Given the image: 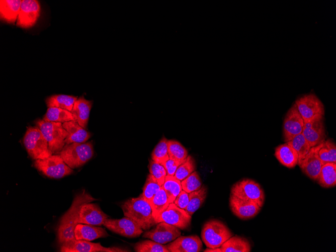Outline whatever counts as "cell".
<instances>
[{
	"instance_id": "6da1fadb",
	"label": "cell",
	"mask_w": 336,
	"mask_h": 252,
	"mask_svg": "<svg viewBox=\"0 0 336 252\" xmlns=\"http://www.w3.org/2000/svg\"><path fill=\"white\" fill-rule=\"evenodd\" d=\"M97 199L93 198L85 190L75 195L72 204L61 217L57 228L58 239L62 243L75 239L74 231L77 223L79 212L81 206Z\"/></svg>"
},
{
	"instance_id": "7a4b0ae2",
	"label": "cell",
	"mask_w": 336,
	"mask_h": 252,
	"mask_svg": "<svg viewBox=\"0 0 336 252\" xmlns=\"http://www.w3.org/2000/svg\"><path fill=\"white\" fill-rule=\"evenodd\" d=\"M121 207L125 216L132 219L143 230H148L156 224L150 204L141 194L127 200Z\"/></svg>"
},
{
	"instance_id": "3957f363",
	"label": "cell",
	"mask_w": 336,
	"mask_h": 252,
	"mask_svg": "<svg viewBox=\"0 0 336 252\" xmlns=\"http://www.w3.org/2000/svg\"><path fill=\"white\" fill-rule=\"evenodd\" d=\"M72 169L81 166L92 158L94 148L92 142L65 144L59 153Z\"/></svg>"
},
{
	"instance_id": "277c9868",
	"label": "cell",
	"mask_w": 336,
	"mask_h": 252,
	"mask_svg": "<svg viewBox=\"0 0 336 252\" xmlns=\"http://www.w3.org/2000/svg\"><path fill=\"white\" fill-rule=\"evenodd\" d=\"M35 123L47 140L52 154H59L65 145L64 140L67 132L62 123L37 119Z\"/></svg>"
},
{
	"instance_id": "5b68a950",
	"label": "cell",
	"mask_w": 336,
	"mask_h": 252,
	"mask_svg": "<svg viewBox=\"0 0 336 252\" xmlns=\"http://www.w3.org/2000/svg\"><path fill=\"white\" fill-rule=\"evenodd\" d=\"M23 143L29 155L33 159H45L53 154L47 140L37 126L27 128Z\"/></svg>"
},
{
	"instance_id": "8992f818",
	"label": "cell",
	"mask_w": 336,
	"mask_h": 252,
	"mask_svg": "<svg viewBox=\"0 0 336 252\" xmlns=\"http://www.w3.org/2000/svg\"><path fill=\"white\" fill-rule=\"evenodd\" d=\"M201 236L207 247L215 248L220 247L224 242L233 236V233L222 221L217 219H210L204 224Z\"/></svg>"
},
{
	"instance_id": "52a82bcc",
	"label": "cell",
	"mask_w": 336,
	"mask_h": 252,
	"mask_svg": "<svg viewBox=\"0 0 336 252\" xmlns=\"http://www.w3.org/2000/svg\"><path fill=\"white\" fill-rule=\"evenodd\" d=\"M230 192L234 196L253 202L262 207L265 201V193L261 185L253 180L245 178L234 184Z\"/></svg>"
},
{
	"instance_id": "ba28073f",
	"label": "cell",
	"mask_w": 336,
	"mask_h": 252,
	"mask_svg": "<svg viewBox=\"0 0 336 252\" xmlns=\"http://www.w3.org/2000/svg\"><path fill=\"white\" fill-rule=\"evenodd\" d=\"M294 104L304 122L323 119L324 105L314 94L303 95Z\"/></svg>"
},
{
	"instance_id": "9c48e42d",
	"label": "cell",
	"mask_w": 336,
	"mask_h": 252,
	"mask_svg": "<svg viewBox=\"0 0 336 252\" xmlns=\"http://www.w3.org/2000/svg\"><path fill=\"white\" fill-rule=\"evenodd\" d=\"M34 166L46 176L54 179H60L70 175L73 170L63 161L59 154L41 159L35 160Z\"/></svg>"
},
{
	"instance_id": "30bf717a",
	"label": "cell",
	"mask_w": 336,
	"mask_h": 252,
	"mask_svg": "<svg viewBox=\"0 0 336 252\" xmlns=\"http://www.w3.org/2000/svg\"><path fill=\"white\" fill-rule=\"evenodd\" d=\"M191 220L192 216L174 203H170L166 210L154 219L156 224L164 222L182 230L190 226Z\"/></svg>"
},
{
	"instance_id": "8fae6325",
	"label": "cell",
	"mask_w": 336,
	"mask_h": 252,
	"mask_svg": "<svg viewBox=\"0 0 336 252\" xmlns=\"http://www.w3.org/2000/svg\"><path fill=\"white\" fill-rule=\"evenodd\" d=\"M103 225L112 232L128 238L138 237L143 232L137 223L126 216L121 219L107 218Z\"/></svg>"
},
{
	"instance_id": "7c38bea8",
	"label": "cell",
	"mask_w": 336,
	"mask_h": 252,
	"mask_svg": "<svg viewBox=\"0 0 336 252\" xmlns=\"http://www.w3.org/2000/svg\"><path fill=\"white\" fill-rule=\"evenodd\" d=\"M62 252H123L127 249L118 247L103 246L100 243H93L85 240L75 238L66 241L61 244Z\"/></svg>"
},
{
	"instance_id": "4fadbf2b",
	"label": "cell",
	"mask_w": 336,
	"mask_h": 252,
	"mask_svg": "<svg viewBox=\"0 0 336 252\" xmlns=\"http://www.w3.org/2000/svg\"><path fill=\"white\" fill-rule=\"evenodd\" d=\"M41 7L37 0H23L17 20V26L24 29L32 27L40 15Z\"/></svg>"
},
{
	"instance_id": "5bb4252c",
	"label": "cell",
	"mask_w": 336,
	"mask_h": 252,
	"mask_svg": "<svg viewBox=\"0 0 336 252\" xmlns=\"http://www.w3.org/2000/svg\"><path fill=\"white\" fill-rule=\"evenodd\" d=\"M181 235V231L179 228L166 222H160L155 228L145 232L143 237L164 244L174 240Z\"/></svg>"
},
{
	"instance_id": "9a60e30c",
	"label": "cell",
	"mask_w": 336,
	"mask_h": 252,
	"mask_svg": "<svg viewBox=\"0 0 336 252\" xmlns=\"http://www.w3.org/2000/svg\"><path fill=\"white\" fill-rule=\"evenodd\" d=\"M304 120L294 104L286 114L283 122V135L286 142L302 133Z\"/></svg>"
},
{
	"instance_id": "2e32d148",
	"label": "cell",
	"mask_w": 336,
	"mask_h": 252,
	"mask_svg": "<svg viewBox=\"0 0 336 252\" xmlns=\"http://www.w3.org/2000/svg\"><path fill=\"white\" fill-rule=\"evenodd\" d=\"M229 205L233 214L242 220L254 218L261 209L256 203L240 199L231 194L229 199Z\"/></svg>"
},
{
	"instance_id": "e0dca14e",
	"label": "cell",
	"mask_w": 336,
	"mask_h": 252,
	"mask_svg": "<svg viewBox=\"0 0 336 252\" xmlns=\"http://www.w3.org/2000/svg\"><path fill=\"white\" fill-rule=\"evenodd\" d=\"M322 144L311 147L304 159L298 164L302 172L314 181L317 180L323 165L318 155V150Z\"/></svg>"
},
{
	"instance_id": "ac0fdd59",
	"label": "cell",
	"mask_w": 336,
	"mask_h": 252,
	"mask_svg": "<svg viewBox=\"0 0 336 252\" xmlns=\"http://www.w3.org/2000/svg\"><path fill=\"white\" fill-rule=\"evenodd\" d=\"M107 218L109 216L103 212L98 204L90 202L80 208L77 223L100 226Z\"/></svg>"
},
{
	"instance_id": "d6986e66",
	"label": "cell",
	"mask_w": 336,
	"mask_h": 252,
	"mask_svg": "<svg viewBox=\"0 0 336 252\" xmlns=\"http://www.w3.org/2000/svg\"><path fill=\"white\" fill-rule=\"evenodd\" d=\"M170 252H199L203 244L197 235L180 236L166 245Z\"/></svg>"
},
{
	"instance_id": "ffe728a7",
	"label": "cell",
	"mask_w": 336,
	"mask_h": 252,
	"mask_svg": "<svg viewBox=\"0 0 336 252\" xmlns=\"http://www.w3.org/2000/svg\"><path fill=\"white\" fill-rule=\"evenodd\" d=\"M302 133L311 147L322 143L326 137L323 119L304 122Z\"/></svg>"
},
{
	"instance_id": "44dd1931",
	"label": "cell",
	"mask_w": 336,
	"mask_h": 252,
	"mask_svg": "<svg viewBox=\"0 0 336 252\" xmlns=\"http://www.w3.org/2000/svg\"><path fill=\"white\" fill-rule=\"evenodd\" d=\"M93 101L87 100L83 96L77 98L70 111L74 121L86 129L88 125Z\"/></svg>"
},
{
	"instance_id": "7402d4cb",
	"label": "cell",
	"mask_w": 336,
	"mask_h": 252,
	"mask_svg": "<svg viewBox=\"0 0 336 252\" xmlns=\"http://www.w3.org/2000/svg\"><path fill=\"white\" fill-rule=\"evenodd\" d=\"M62 126L68 133L64 140L65 144L86 142L91 136L90 132L75 121L64 122L62 123Z\"/></svg>"
},
{
	"instance_id": "603a6c76",
	"label": "cell",
	"mask_w": 336,
	"mask_h": 252,
	"mask_svg": "<svg viewBox=\"0 0 336 252\" xmlns=\"http://www.w3.org/2000/svg\"><path fill=\"white\" fill-rule=\"evenodd\" d=\"M75 238L77 240L92 241L101 237H106L109 234L104 228L92 225L77 224L74 231Z\"/></svg>"
},
{
	"instance_id": "cb8c5ba5",
	"label": "cell",
	"mask_w": 336,
	"mask_h": 252,
	"mask_svg": "<svg viewBox=\"0 0 336 252\" xmlns=\"http://www.w3.org/2000/svg\"><path fill=\"white\" fill-rule=\"evenodd\" d=\"M274 155L277 160L287 167L293 168L298 164V154L287 142L276 147Z\"/></svg>"
},
{
	"instance_id": "d4e9b609",
	"label": "cell",
	"mask_w": 336,
	"mask_h": 252,
	"mask_svg": "<svg viewBox=\"0 0 336 252\" xmlns=\"http://www.w3.org/2000/svg\"><path fill=\"white\" fill-rule=\"evenodd\" d=\"M21 0H1V19L9 24L17 22L22 3Z\"/></svg>"
},
{
	"instance_id": "484cf974",
	"label": "cell",
	"mask_w": 336,
	"mask_h": 252,
	"mask_svg": "<svg viewBox=\"0 0 336 252\" xmlns=\"http://www.w3.org/2000/svg\"><path fill=\"white\" fill-rule=\"evenodd\" d=\"M220 248L221 252H249L251 246L246 238L235 235L224 242Z\"/></svg>"
},
{
	"instance_id": "4316f807",
	"label": "cell",
	"mask_w": 336,
	"mask_h": 252,
	"mask_svg": "<svg viewBox=\"0 0 336 252\" xmlns=\"http://www.w3.org/2000/svg\"><path fill=\"white\" fill-rule=\"evenodd\" d=\"M322 187L328 188L336 185V163L328 162L324 164L320 171L316 180Z\"/></svg>"
},
{
	"instance_id": "83f0119b",
	"label": "cell",
	"mask_w": 336,
	"mask_h": 252,
	"mask_svg": "<svg viewBox=\"0 0 336 252\" xmlns=\"http://www.w3.org/2000/svg\"><path fill=\"white\" fill-rule=\"evenodd\" d=\"M77 97L67 95H54L46 99V104L49 107H56L71 111Z\"/></svg>"
},
{
	"instance_id": "f1b7e54d",
	"label": "cell",
	"mask_w": 336,
	"mask_h": 252,
	"mask_svg": "<svg viewBox=\"0 0 336 252\" xmlns=\"http://www.w3.org/2000/svg\"><path fill=\"white\" fill-rule=\"evenodd\" d=\"M207 195V188L202 185L201 188L196 191L189 193V201L185 209L191 216L201 206L205 201Z\"/></svg>"
},
{
	"instance_id": "f546056e",
	"label": "cell",
	"mask_w": 336,
	"mask_h": 252,
	"mask_svg": "<svg viewBox=\"0 0 336 252\" xmlns=\"http://www.w3.org/2000/svg\"><path fill=\"white\" fill-rule=\"evenodd\" d=\"M43 119L46 121L61 123L74 121L73 115L70 111L56 107H49Z\"/></svg>"
},
{
	"instance_id": "4dcf8cb0",
	"label": "cell",
	"mask_w": 336,
	"mask_h": 252,
	"mask_svg": "<svg viewBox=\"0 0 336 252\" xmlns=\"http://www.w3.org/2000/svg\"><path fill=\"white\" fill-rule=\"evenodd\" d=\"M149 204L152 208L154 219L167 208L170 203L167 196L162 187L153 196Z\"/></svg>"
},
{
	"instance_id": "1f68e13d",
	"label": "cell",
	"mask_w": 336,
	"mask_h": 252,
	"mask_svg": "<svg viewBox=\"0 0 336 252\" xmlns=\"http://www.w3.org/2000/svg\"><path fill=\"white\" fill-rule=\"evenodd\" d=\"M164 190L170 203H174L178 195L182 190L181 181L174 176L166 175L161 186Z\"/></svg>"
},
{
	"instance_id": "d6a6232c",
	"label": "cell",
	"mask_w": 336,
	"mask_h": 252,
	"mask_svg": "<svg viewBox=\"0 0 336 252\" xmlns=\"http://www.w3.org/2000/svg\"><path fill=\"white\" fill-rule=\"evenodd\" d=\"M167 147L169 158L174 159L180 164L183 162L188 156L187 150L177 140H168Z\"/></svg>"
},
{
	"instance_id": "836d02e7",
	"label": "cell",
	"mask_w": 336,
	"mask_h": 252,
	"mask_svg": "<svg viewBox=\"0 0 336 252\" xmlns=\"http://www.w3.org/2000/svg\"><path fill=\"white\" fill-rule=\"evenodd\" d=\"M296 151L298 155V164L304 159L309 152L311 146L303 135L300 133L287 142Z\"/></svg>"
},
{
	"instance_id": "e575fe53",
	"label": "cell",
	"mask_w": 336,
	"mask_h": 252,
	"mask_svg": "<svg viewBox=\"0 0 336 252\" xmlns=\"http://www.w3.org/2000/svg\"><path fill=\"white\" fill-rule=\"evenodd\" d=\"M318 155L323 164L336 163V146L330 139L325 140L318 150Z\"/></svg>"
},
{
	"instance_id": "d590c367",
	"label": "cell",
	"mask_w": 336,
	"mask_h": 252,
	"mask_svg": "<svg viewBox=\"0 0 336 252\" xmlns=\"http://www.w3.org/2000/svg\"><path fill=\"white\" fill-rule=\"evenodd\" d=\"M167 141L165 137H162L151 153L152 160L162 164L169 159Z\"/></svg>"
},
{
	"instance_id": "8d00e7d4",
	"label": "cell",
	"mask_w": 336,
	"mask_h": 252,
	"mask_svg": "<svg viewBox=\"0 0 336 252\" xmlns=\"http://www.w3.org/2000/svg\"><path fill=\"white\" fill-rule=\"evenodd\" d=\"M161 188V186H160L154 177L149 174L147 176L141 195L143 198L150 203L153 196Z\"/></svg>"
},
{
	"instance_id": "74e56055",
	"label": "cell",
	"mask_w": 336,
	"mask_h": 252,
	"mask_svg": "<svg viewBox=\"0 0 336 252\" xmlns=\"http://www.w3.org/2000/svg\"><path fill=\"white\" fill-rule=\"evenodd\" d=\"M134 248L136 252H170L166 245L152 240L138 242L134 245Z\"/></svg>"
},
{
	"instance_id": "f35d334b",
	"label": "cell",
	"mask_w": 336,
	"mask_h": 252,
	"mask_svg": "<svg viewBox=\"0 0 336 252\" xmlns=\"http://www.w3.org/2000/svg\"><path fill=\"white\" fill-rule=\"evenodd\" d=\"M196 169V165L194 158L191 155H188L186 159L177 168L174 177L182 181L195 171Z\"/></svg>"
},
{
	"instance_id": "ab89813d",
	"label": "cell",
	"mask_w": 336,
	"mask_h": 252,
	"mask_svg": "<svg viewBox=\"0 0 336 252\" xmlns=\"http://www.w3.org/2000/svg\"><path fill=\"white\" fill-rule=\"evenodd\" d=\"M182 190L189 193L200 189L202 186V182L197 171H194L188 177L181 181Z\"/></svg>"
},
{
	"instance_id": "60d3db41",
	"label": "cell",
	"mask_w": 336,
	"mask_h": 252,
	"mask_svg": "<svg viewBox=\"0 0 336 252\" xmlns=\"http://www.w3.org/2000/svg\"><path fill=\"white\" fill-rule=\"evenodd\" d=\"M148 167L150 174L154 177L160 186H162L167 175L166 171L163 166L150 159Z\"/></svg>"
},
{
	"instance_id": "b9f144b4",
	"label": "cell",
	"mask_w": 336,
	"mask_h": 252,
	"mask_svg": "<svg viewBox=\"0 0 336 252\" xmlns=\"http://www.w3.org/2000/svg\"><path fill=\"white\" fill-rule=\"evenodd\" d=\"M189 201V193L182 190L176 197L174 203L179 208L185 210Z\"/></svg>"
},
{
	"instance_id": "7bdbcfd3",
	"label": "cell",
	"mask_w": 336,
	"mask_h": 252,
	"mask_svg": "<svg viewBox=\"0 0 336 252\" xmlns=\"http://www.w3.org/2000/svg\"><path fill=\"white\" fill-rule=\"evenodd\" d=\"M181 164L176 160L169 158L162 165L165 169L167 175L174 176L176 171Z\"/></svg>"
},
{
	"instance_id": "ee69618b",
	"label": "cell",
	"mask_w": 336,
	"mask_h": 252,
	"mask_svg": "<svg viewBox=\"0 0 336 252\" xmlns=\"http://www.w3.org/2000/svg\"><path fill=\"white\" fill-rule=\"evenodd\" d=\"M204 252H221V249L220 247H217V248H211L207 247L206 249L204 250Z\"/></svg>"
}]
</instances>
